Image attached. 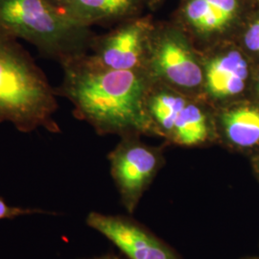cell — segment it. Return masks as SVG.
Masks as SVG:
<instances>
[{"label": "cell", "instance_id": "cell-1", "mask_svg": "<svg viewBox=\"0 0 259 259\" xmlns=\"http://www.w3.org/2000/svg\"><path fill=\"white\" fill-rule=\"evenodd\" d=\"M65 70L56 90L73 103L75 114L89 121L101 134L143 131L145 121L142 79L135 70H115L93 63L83 55L61 64Z\"/></svg>", "mask_w": 259, "mask_h": 259}, {"label": "cell", "instance_id": "cell-2", "mask_svg": "<svg viewBox=\"0 0 259 259\" xmlns=\"http://www.w3.org/2000/svg\"><path fill=\"white\" fill-rule=\"evenodd\" d=\"M55 89L16 38L0 35V122L29 133H59Z\"/></svg>", "mask_w": 259, "mask_h": 259}, {"label": "cell", "instance_id": "cell-3", "mask_svg": "<svg viewBox=\"0 0 259 259\" xmlns=\"http://www.w3.org/2000/svg\"><path fill=\"white\" fill-rule=\"evenodd\" d=\"M0 35L22 38L63 64L82 56L88 27L68 19L49 0H0Z\"/></svg>", "mask_w": 259, "mask_h": 259}, {"label": "cell", "instance_id": "cell-4", "mask_svg": "<svg viewBox=\"0 0 259 259\" xmlns=\"http://www.w3.org/2000/svg\"><path fill=\"white\" fill-rule=\"evenodd\" d=\"M109 158L121 204L132 215L160 168V153L138 141L124 140L111 152Z\"/></svg>", "mask_w": 259, "mask_h": 259}, {"label": "cell", "instance_id": "cell-5", "mask_svg": "<svg viewBox=\"0 0 259 259\" xmlns=\"http://www.w3.org/2000/svg\"><path fill=\"white\" fill-rule=\"evenodd\" d=\"M85 223L128 259H183L172 246L131 216L93 211Z\"/></svg>", "mask_w": 259, "mask_h": 259}, {"label": "cell", "instance_id": "cell-6", "mask_svg": "<svg viewBox=\"0 0 259 259\" xmlns=\"http://www.w3.org/2000/svg\"><path fill=\"white\" fill-rule=\"evenodd\" d=\"M150 24L135 20L96 41V54L90 59L96 65L115 70H135L141 61Z\"/></svg>", "mask_w": 259, "mask_h": 259}, {"label": "cell", "instance_id": "cell-7", "mask_svg": "<svg viewBox=\"0 0 259 259\" xmlns=\"http://www.w3.org/2000/svg\"><path fill=\"white\" fill-rule=\"evenodd\" d=\"M154 66L167 82L195 89L204 82V70L181 34L168 31L159 38L154 55Z\"/></svg>", "mask_w": 259, "mask_h": 259}, {"label": "cell", "instance_id": "cell-8", "mask_svg": "<svg viewBox=\"0 0 259 259\" xmlns=\"http://www.w3.org/2000/svg\"><path fill=\"white\" fill-rule=\"evenodd\" d=\"M248 78V62L239 51L232 49L214 56L204 70L206 91L217 99L240 94L245 90Z\"/></svg>", "mask_w": 259, "mask_h": 259}, {"label": "cell", "instance_id": "cell-9", "mask_svg": "<svg viewBox=\"0 0 259 259\" xmlns=\"http://www.w3.org/2000/svg\"><path fill=\"white\" fill-rule=\"evenodd\" d=\"M68 19L90 27L131 15L139 0H49Z\"/></svg>", "mask_w": 259, "mask_h": 259}, {"label": "cell", "instance_id": "cell-10", "mask_svg": "<svg viewBox=\"0 0 259 259\" xmlns=\"http://www.w3.org/2000/svg\"><path fill=\"white\" fill-rule=\"evenodd\" d=\"M238 11V0H187L183 14L194 30L208 35L229 27L236 19Z\"/></svg>", "mask_w": 259, "mask_h": 259}, {"label": "cell", "instance_id": "cell-11", "mask_svg": "<svg viewBox=\"0 0 259 259\" xmlns=\"http://www.w3.org/2000/svg\"><path fill=\"white\" fill-rule=\"evenodd\" d=\"M226 143L239 151L259 149V108L242 105L224 112L221 119Z\"/></svg>", "mask_w": 259, "mask_h": 259}, {"label": "cell", "instance_id": "cell-12", "mask_svg": "<svg viewBox=\"0 0 259 259\" xmlns=\"http://www.w3.org/2000/svg\"><path fill=\"white\" fill-rule=\"evenodd\" d=\"M169 138L177 144L186 147L200 146L207 142L210 132L204 111L194 104L186 102Z\"/></svg>", "mask_w": 259, "mask_h": 259}, {"label": "cell", "instance_id": "cell-13", "mask_svg": "<svg viewBox=\"0 0 259 259\" xmlns=\"http://www.w3.org/2000/svg\"><path fill=\"white\" fill-rule=\"evenodd\" d=\"M186 100L175 93H160L153 97L150 103V111L157 120L158 126L170 137L177 117L184 108Z\"/></svg>", "mask_w": 259, "mask_h": 259}, {"label": "cell", "instance_id": "cell-14", "mask_svg": "<svg viewBox=\"0 0 259 259\" xmlns=\"http://www.w3.org/2000/svg\"><path fill=\"white\" fill-rule=\"evenodd\" d=\"M32 214H48V212L38 208H24L19 206H12L0 197V220L13 219L19 216Z\"/></svg>", "mask_w": 259, "mask_h": 259}, {"label": "cell", "instance_id": "cell-15", "mask_svg": "<svg viewBox=\"0 0 259 259\" xmlns=\"http://www.w3.org/2000/svg\"><path fill=\"white\" fill-rule=\"evenodd\" d=\"M244 42L251 52L259 54V19H255L246 31Z\"/></svg>", "mask_w": 259, "mask_h": 259}, {"label": "cell", "instance_id": "cell-16", "mask_svg": "<svg viewBox=\"0 0 259 259\" xmlns=\"http://www.w3.org/2000/svg\"><path fill=\"white\" fill-rule=\"evenodd\" d=\"M89 259H121L118 255L114 254V253H106L101 256H97V257H93V258Z\"/></svg>", "mask_w": 259, "mask_h": 259}, {"label": "cell", "instance_id": "cell-17", "mask_svg": "<svg viewBox=\"0 0 259 259\" xmlns=\"http://www.w3.org/2000/svg\"><path fill=\"white\" fill-rule=\"evenodd\" d=\"M254 166H255V169H256V173H257V175H258L259 178V156L256 158V160H255V162H254Z\"/></svg>", "mask_w": 259, "mask_h": 259}, {"label": "cell", "instance_id": "cell-18", "mask_svg": "<svg viewBox=\"0 0 259 259\" xmlns=\"http://www.w3.org/2000/svg\"><path fill=\"white\" fill-rule=\"evenodd\" d=\"M161 0H150V2H151V4H153V5H156L157 3H159Z\"/></svg>", "mask_w": 259, "mask_h": 259}, {"label": "cell", "instance_id": "cell-19", "mask_svg": "<svg viewBox=\"0 0 259 259\" xmlns=\"http://www.w3.org/2000/svg\"><path fill=\"white\" fill-rule=\"evenodd\" d=\"M241 259H259V256H247V257Z\"/></svg>", "mask_w": 259, "mask_h": 259}, {"label": "cell", "instance_id": "cell-20", "mask_svg": "<svg viewBox=\"0 0 259 259\" xmlns=\"http://www.w3.org/2000/svg\"><path fill=\"white\" fill-rule=\"evenodd\" d=\"M257 92L259 93V75H258V80H257Z\"/></svg>", "mask_w": 259, "mask_h": 259}]
</instances>
